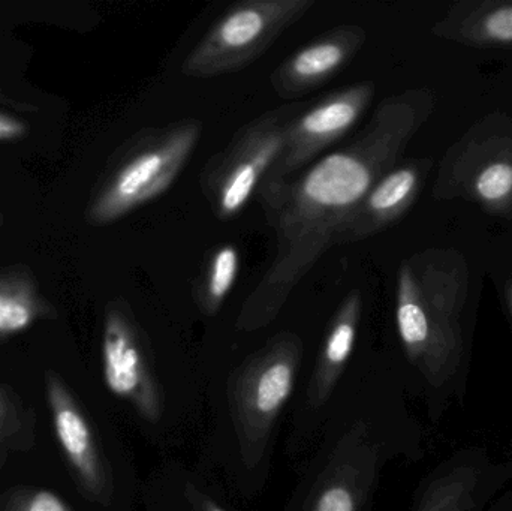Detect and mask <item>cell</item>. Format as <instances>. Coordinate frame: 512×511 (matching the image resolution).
<instances>
[{
  "mask_svg": "<svg viewBox=\"0 0 512 511\" xmlns=\"http://www.w3.org/2000/svg\"><path fill=\"white\" fill-rule=\"evenodd\" d=\"M361 314L363 297L360 291H351L331 318L321 354L310 377L307 398L312 407H322L333 395L334 387L354 353Z\"/></svg>",
  "mask_w": 512,
  "mask_h": 511,
  "instance_id": "14",
  "label": "cell"
},
{
  "mask_svg": "<svg viewBox=\"0 0 512 511\" xmlns=\"http://www.w3.org/2000/svg\"><path fill=\"white\" fill-rule=\"evenodd\" d=\"M468 281V264L457 251L420 252L397 272V332L409 362L432 386L447 383L459 366Z\"/></svg>",
  "mask_w": 512,
  "mask_h": 511,
  "instance_id": "2",
  "label": "cell"
},
{
  "mask_svg": "<svg viewBox=\"0 0 512 511\" xmlns=\"http://www.w3.org/2000/svg\"><path fill=\"white\" fill-rule=\"evenodd\" d=\"M102 369L108 390L125 399L144 420L158 423L165 404L153 374L146 338L125 300L107 306L102 333Z\"/></svg>",
  "mask_w": 512,
  "mask_h": 511,
  "instance_id": "9",
  "label": "cell"
},
{
  "mask_svg": "<svg viewBox=\"0 0 512 511\" xmlns=\"http://www.w3.org/2000/svg\"><path fill=\"white\" fill-rule=\"evenodd\" d=\"M188 497L189 500L192 501V504H194L195 509L200 511H227L222 509V507L219 506V504H216L215 501L210 500L209 497H206V495L201 494V492L197 491V489L189 488Z\"/></svg>",
  "mask_w": 512,
  "mask_h": 511,
  "instance_id": "21",
  "label": "cell"
},
{
  "mask_svg": "<svg viewBox=\"0 0 512 511\" xmlns=\"http://www.w3.org/2000/svg\"><path fill=\"white\" fill-rule=\"evenodd\" d=\"M47 311L26 269L0 270V336L23 332Z\"/></svg>",
  "mask_w": 512,
  "mask_h": 511,
  "instance_id": "16",
  "label": "cell"
},
{
  "mask_svg": "<svg viewBox=\"0 0 512 511\" xmlns=\"http://www.w3.org/2000/svg\"><path fill=\"white\" fill-rule=\"evenodd\" d=\"M304 104L265 111L243 126L231 143L201 171L200 185L219 221H231L258 194L282 156L292 119Z\"/></svg>",
  "mask_w": 512,
  "mask_h": 511,
  "instance_id": "6",
  "label": "cell"
},
{
  "mask_svg": "<svg viewBox=\"0 0 512 511\" xmlns=\"http://www.w3.org/2000/svg\"><path fill=\"white\" fill-rule=\"evenodd\" d=\"M315 6V0H243L234 3L189 51L182 74L213 78L258 60Z\"/></svg>",
  "mask_w": 512,
  "mask_h": 511,
  "instance_id": "7",
  "label": "cell"
},
{
  "mask_svg": "<svg viewBox=\"0 0 512 511\" xmlns=\"http://www.w3.org/2000/svg\"><path fill=\"white\" fill-rule=\"evenodd\" d=\"M0 224H2V215H0Z\"/></svg>",
  "mask_w": 512,
  "mask_h": 511,
  "instance_id": "24",
  "label": "cell"
},
{
  "mask_svg": "<svg viewBox=\"0 0 512 511\" xmlns=\"http://www.w3.org/2000/svg\"><path fill=\"white\" fill-rule=\"evenodd\" d=\"M507 303H508V308H510V312L512 315V270H511L510 279H508V284H507Z\"/></svg>",
  "mask_w": 512,
  "mask_h": 511,
  "instance_id": "23",
  "label": "cell"
},
{
  "mask_svg": "<svg viewBox=\"0 0 512 511\" xmlns=\"http://www.w3.org/2000/svg\"><path fill=\"white\" fill-rule=\"evenodd\" d=\"M303 350L297 335L279 333L249 357L231 380V416L248 468L264 458L274 423L294 392Z\"/></svg>",
  "mask_w": 512,
  "mask_h": 511,
  "instance_id": "5",
  "label": "cell"
},
{
  "mask_svg": "<svg viewBox=\"0 0 512 511\" xmlns=\"http://www.w3.org/2000/svg\"><path fill=\"white\" fill-rule=\"evenodd\" d=\"M48 399L57 440L75 473L96 497L107 491V473L86 417L59 380L48 378Z\"/></svg>",
  "mask_w": 512,
  "mask_h": 511,
  "instance_id": "13",
  "label": "cell"
},
{
  "mask_svg": "<svg viewBox=\"0 0 512 511\" xmlns=\"http://www.w3.org/2000/svg\"><path fill=\"white\" fill-rule=\"evenodd\" d=\"M201 135V120L183 119L129 138L96 186L87 206V222L105 227L167 194L194 155Z\"/></svg>",
  "mask_w": 512,
  "mask_h": 511,
  "instance_id": "3",
  "label": "cell"
},
{
  "mask_svg": "<svg viewBox=\"0 0 512 511\" xmlns=\"http://www.w3.org/2000/svg\"><path fill=\"white\" fill-rule=\"evenodd\" d=\"M29 134V125L24 120L0 110V141H14Z\"/></svg>",
  "mask_w": 512,
  "mask_h": 511,
  "instance_id": "19",
  "label": "cell"
},
{
  "mask_svg": "<svg viewBox=\"0 0 512 511\" xmlns=\"http://www.w3.org/2000/svg\"><path fill=\"white\" fill-rule=\"evenodd\" d=\"M378 450L364 426H355L334 447L312 495L309 511H360L376 479Z\"/></svg>",
  "mask_w": 512,
  "mask_h": 511,
  "instance_id": "11",
  "label": "cell"
},
{
  "mask_svg": "<svg viewBox=\"0 0 512 511\" xmlns=\"http://www.w3.org/2000/svg\"><path fill=\"white\" fill-rule=\"evenodd\" d=\"M477 483V471L457 468L427 488L417 511H471Z\"/></svg>",
  "mask_w": 512,
  "mask_h": 511,
  "instance_id": "18",
  "label": "cell"
},
{
  "mask_svg": "<svg viewBox=\"0 0 512 511\" xmlns=\"http://www.w3.org/2000/svg\"><path fill=\"white\" fill-rule=\"evenodd\" d=\"M0 104L5 105V107H18V110H27L26 105L21 104V102L15 101L11 96L6 95L0 90ZM30 111V110H29Z\"/></svg>",
  "mask_w": 512,
  "mask_h": 511,
  "instance_id": "22",
  "label": "cell"
},
{
  "mask_svg": "<svg viewBox=\"0 0 512 511\" xmlns=\"http://www.w3.org/2000/svg\"><path fill=\"white\" fill-rule=\"evenodd\" d=\"M240 272V251L225 243L210 252L194 287V299L201 314L215 317L236 285Z\"/></svg>",
  "mask_w": 512,
  "mask_h": 511,
  "instance_id": "17",
  "label": "cell"
},
{
  "mask_svg": "<svg viewBox=\"0 0 512 511\" xmlns=\"http://www.w3.org/2000/svg\"><path fill=\"white\" fill-rule=\"evenodd\" d=\"M432 165L430 159L423 158L391 168L340 228L334 246L370 239L399 222L420 197Z\"/></svg>",
  "mask_w": 512,
  "mask_h": 511,
  "instance_id": "12",
  "label": "cell"
},
{
  "mask_svg": "<svg viewBox=\"0 0 512 511\" xmlns=\"http://www.w3.org/2000/svg\"><path fill=\"white\" fill-rule=\"evenodd\" d=\"M436 200H466L489 215H512V119L502 111L475 122L451 144L433 186Z\"/></svg>",
  "mask_w": 512,
  "mask_h": 511,
  "instance_id": "4",
  "label": "cell"
},
{
  "mask_svg": "<svg viewBox=\"0 0 512 511\" xmlns=\"http://www.w3.org/2000/svg\"><path fill=\"white\" fill-rule=\"evenodd\" d=\"M367 41L360 24H340L316 36L274 68L270 84L277 96L297 99L315 92L340 74Z\"/></svg>",
  "mask_w": 512,
  "mask_h": 511,
  "instance_id": "10",
  "label": "cell"
},
{
  "mask_svg": "<svg viewBox=\"0 0 512 511\" xmlns=\"http://www.w3.org/2000/svg\"><path fill=\"white\" fill-rule=\"evenodd\" d=\"M433 108L435 95L426 87L388 96L348 143L300 173L259 188L256 195L276 234V251L243 303L237 329L255 332L279 315L373 185L396 167Z\"/></svg>",
  "mask_w": 512,
  "mask_h": 511,
  "instance_id": "1",
  "label": "cell"
},
{
  "mask_svg": "<svg viewBox=\"0 0 512 511\" xmlns=\"http://www.w3.org/2000/svg\"><path fill=\"white\" fill-rule=\"evenodd\" d=\"M375 93L373 81H360L304 104L289 125L282 156L262 185L288 179L321 158L363 119Z\"/></svg>",
  "mask_w": 512,
  "mask_h": 511,
  "instance_id": "8",
  "label": "cell"
},
{
  "mask_svg": "<svg viewBox=\"0 0 512 511\" xmlns=\"http://www.w3.org/2000/svg\"><path fill=\"white\" fill-rule=\"evenodd\" d=\"M433 35L477 48L512 47V2L474 0L451 6L432 27Z\"/></svg>",
  "mask_w": 512,
  "mask_h": 511,
  "instance_id": "15",
  "label": "cell"
},
{
  "mask_svg": "<svg viewBox=\"0 0 512 511\" xmlns=\"http://www.w3.org/2000/svg\"><path fill=\"white\" fill-rule=\"evenodd\" d=\"M23 511H69V509L53 492L39 491L27 500Z\"/></svg>",
  "mask_w": 512,
  "mask_h": 511,
  "instance_id": "20",
  "label": "cell"
}]
</instances>
